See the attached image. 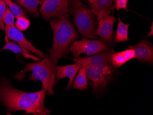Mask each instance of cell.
Instances as JSON below:
<instances>
[{"label": "cell", "mask_w": 153, "mask_h": 115, "mask_svg": "<svg viewBox=\"0 0 153 115\" xmlns=\"http://www.w3.org/2000/svg\"><path fill=\"white\" fill-rule=\"evenodd\" d=\"M86 69L87 75L90 81V85L94 93L102 92L107 86L108 81L98 70L88 64L82 65Z\"/></svg>", "instance_id": "obj_10"}, {"label": "cell", "mask_w": 153, "mask_h": 115, "mask_svg": "<svg viewBox=\"0 0 153 115\" xmlns=\"http://www.w3.org/2000/svg\"><path fill=\"white\" fill-rule=\"evenodd\" d=\"M115 52L114 48H108L100 54H97L85 57H78L72 59L75 62L88 64L94 68L110 82L113 78L115 68L111 62V57Z\"/></svg>", "instance_id": "obj_5"}, {"label": "cell", "mask_w": 153, "mask_h": 115, "mask_svg": "<svg viewBox=\"0 0 153 115\" xmlns=\"http://www.w3.org/2000/svg\"><path fill=\"white\" fill-rule=\"evenodd\" d=\"M18 3L20 4L23 7L27 9L33 15L39 16L38 12V6L42 5L45 0H16Z\"/></svg>", "instance_id": "obj_16"}, {"label": "cell", "mask_w": 153, "mask_h": 115, "mask_svg": "<svg viewBox=\"0 0 153 115\" xmlns=\"http://www.w3.org/2000/svg\"><path fill=\"white\" fill-rule=\"evenodd\" d=\"M6 42V44L3 47V49L9 50L15 53H21L23 55L25 58H30L34 61L39 62L41 61V59L38 56H34L31 54H30V53L25 52L16 44L13 42H9V40H7Z\"/></svg>", "instance_id": "obj_15"}, {"label": "cell", "mask_w": 153, "mask_h": 115, "mask_svg": "<svg viewBox=\"0 0 153 115\" xmlns=\"http://www.w3.org/2000/svg\"><path fill=\"white\" fill-rule=\"evenodd\" d=\"M121 53L128 62L131 59L135 58L134 50L133 49L130 48H127L125 50L121 51Z\"/></svg>", "instance_id": "obj_23"}, {"label": "cell", "mask_w": 153, "mask_h": 115, "mask_svg": "<svg viewBox=\"0 0 153 115\" xmlns=\"http://www.w3.org/2000/svg\"><path fill=\"white\" fill-rule=\"evenodd\" d=\"M46 92L42 89L35 92H25L13 88L5 79L0 81V100L10 111H25L26 114L49 115L51 111L44 104Z\"/></svg>", "instance_id": "obj_1"}, {"label": "cell", "mask_w": 153, "mask_h": 115, "mask_svg": "<svg viewBox=\"0 0 153 115\" xmlns=\"http://www.w3.org/2000/svg\"><path fill=\"white\" fill-rule=\"evenodd\" d=\"M2 1V0H0V1Z\"/></svg>", "instance_id": "obj_26"}, {"label": "cell", "mask_w": 153, "mask_h": 115, "mask_svg": "<svg viewBox=\"0 0 153 115\" xmlns=\"http://www.w3.org/2000/svg\"><path fill=\"white\" fill-rule=\"evenodd\" d=\"M134 50L135 58L140 61L152 65L153 63V47L151 42L143 39L134 46H128Z\"/></svg>", "instance_id": "obj_9"}, {"label": "cell", "mask_w": 153, "mask_h": 115, "mask_svg": "<svg viewBox=\"0 0 153 115\" xmlns=\"http://www.w3.org/2000/svg\"><path fill=\"white\" fill-rule=\"evenodd\" d=\"M6 5L13 14L14 16L17 19L20 17H26V14L18 5L13 3L11 0H3Z\"/></svg>", "instance_id": "obj_18"}, {"label": "cell", "mask_w": 153, "mask_h": 115, "mask_svg": "<svg viewBox=\"0 0 153 115\" xmlns=\"http://www.w3.org/2000/svg\"><path fill=\"white\" fill-rule=\"evenodd\" d=\"M111 62L115 69L121 68L123 65L128 62L122 55L121 52H114L111 57Z\"/></svg>", "instance_id": "obj_19"}, {"label": "cell", "mask_w": 153, "mask_h": 115, "mask_svg": "<svg viewBox=\"0 0 153 115\" xmlns=\"http://www.w3.org/2000/svg\"><path fill=\"white\" fill-rule=\"evenodd\" d=\"M83 67L82 64L76 62L73 65L58 66L56 67V79L57 80L68 77L69 81L67 85L66 91L71 89L76 75L80 69Z\"/></svg>", "instance_id": "obj_12"}, {"label": "cell", "mask_w": 153, "mask_h": 115, "mask_svg": "<svg viewBox=\"0 0 153 115\" xmlns=\"http://www.w3.org/2000/svg\"><path fill=\"white\" fill-rule=\"evenodd\" d=\"M56 64L48 56L39 62L27 63L24 70L16 74L14 77L18 80H22L25 73L32 71V73L29 76L30 79L40 81L42 83V89L47 91L48 95L53 96L55 94L53 88L56 84Z\"/></svg>", "instance_id": "obj_3"}, {"label": "cell", "mask_w": 153, "mask_h": 115, "mask_svg": "<svg viewBox=\"0 0 153 115\" xmlns=\"http://www.w3.org/2000/svg\"><path fill=\"white\" fill-rule=\"evenodd\" d=\"M110 44L104 39L93 40L83 38L74 42L68 49L75 58L79 57L82 53L88 56L104 52L109 48Z\"/></svg>", "instance_id": "obj_6"}, {"label": "cell", "mask_w": 153, "mask_h": 115, "mask_svg": "<svg viewBox=\"0 0 153 115\" xmlns=\"http://www.w3.org/2000/svg\"><path fill=\"white\" fill-rule=\"evenodd\" d=\"M118 24L115 37V42L121 43L128 42V30L129 24H125L121 20L120 17H118Z\"/></svg>", "instance_id": "obj_14"}, {"label": "cell", "mask_w": 153, "mask_h": 115, "mask_svg": "<svg viewBox=\"0 0 153 115\" xmlns=\"http://www.w3.org/2000/svg\"><path fill=\"white\" fill-rule=\"evenodd\" d=\"M73 88L80 91L88 89L87 75L85 67H82L79 70L78 75L74 79Z\"/></svg>", "instance_id": "obj_13"}, {"label": "cell", "mask_w": 153, "mask_h": 115, "mask_svg": "<svg viewBox=\"0 0 153 115\" xmlns=\"http://www.w3.org/2000/svg\"><path fill=\"white\" fill-rule=\"evenodd\" d=\"M69 0H45L40 13L45 20L62 15L69 14Z\"/></svg>", "instance_id": "obj_8"}, {"label": "cell", "mask_w": 153, "mask_h": 115, "mask_svg": "<svg viewBox=\"0 0 153 115\" xmlns=\"http://www.w3.org/2000/svg\"><path fill=\"white\" fill-rule=\"evenodd\" d=\"M71 4L69 8L74 16L76 28L82 36L97 39L95 28V15L80 0H69Z\"/></svg>", "instance_id": "obj_4"}, {"label": "cell", "mask_w": 153, "mask_h": 115, "mask_svg": "<svg viewBox=\"0 0 153 115\" xmlns=\"http://www.w3.org/2000/svg\"><path fill=\"white\" fill-rule=\"evenodd\" d=\"M150 28H151V32H150L149 33L148 35L147 36V37H149V36H153V22L152 23V25H151V26H150Z\"/></svg>", "instance_id": "obj_25"}, {"label": "cell", "mask_w": 153, "mask_h": 115, "mask_svg": "<svg viewBox=\"0 0 153 115\" xmlns=\"http://www.w3.org/2000/svg\"><path fill=\"white\" fill-rule=\"evenodd\" d=\"M3 21L6 26H14V16L9 8L6 7L3 17Z\"/></svg>", "instance_id": "obj_21"}, {"label": "cell", "mask_w": 153, "mask_h": 115, "mask_svg": "<svg viewBox=\"0 0 153 115\" xmlns=\"http://www.w3.org/2000/svg\"><path fill=\"white\" fill-rule=\"evenodd\" d=\"M30 23L29 19L25 17H20L17 18L15 25L16 28L20 31H25L29 28Z\"/></svg>", "instance_id": "obj_20"}, {"label": "cell", "mask_w": 153, "mask_h": 115, "mask_svg": "<svg viewBox=\"0 0 153 115\" xmlns=\"http://www.w3.org/2000/svg\"><path fill=\"white\" fill-rule=\"evenodd\" d=\"M6 8V3L4 1H0V28L4 32L6 31V29L3 24V17Z\"/></svg>", "instance_id": "obj_22"}, {"label": "cell", "mask_w": 153, "mask_h": 115, "mask_svg": "<svg viewBox=\"0 0 153 115\" xmlns=\"http://www.w3.org/2000/svg\"><path fill=\"white\" fill-rule=\"evenodd\" d=\"M5 29L6 36L5 40L6 42L8 40V38H9L12 40L16 42L21 48L25 52L34 53L39 57L43 59L48 56L43 52L34 47L29 40L26 39L23 33L18 30L15 25L12 26H6Z\"/></svg>", "instance_id": "obj_7"}, {"label": "cell", "mask_w": 153, "mask_h": 115, "mask_svg": "<svg viewBox=\"0 0 153 115\" xmlns=\"http://www.w3.org/2000/svg\"><path fill=\"white\" fill-rule=\"evenodd\" d=\"M53 33V43L48 50L49 57L55 64L68 55V49L78 38V34L69 18V14L54 17L50 21Z\"/></svg>", "instance_id": "obj_2"}, {"label": "cell", "mask_w": 153, "mask_h": 115, "mask_svg": "<svg viewBox=\"0 0 153 115\" xmlns=\"http://www.w3.org/2000/svg\"><path fill=\"white\" fill-rule=\"evenodd\" d=\"M116 21L117 19L113 15H109L100 19L96 30L97 36L110 44L113 38V25Z\"/></svg>", "instance_id": "obj_11"}, {"label": "cell", "mask_w": 153, "mask_h": 115, "mask_svg": "<svg viewBox=\"0 0 153 115\" xmlns=\"http://www.w3.org/2000/svg\"><path fill=\"white\" fill-rule=\"evenodd\" d=\"M128 0H115V8L119 11L120 9H123L128 12L127 4Z\"/></svg>", "instance_id": "obj_24"}, {"label": "cell", "mask_w": 153, "mask_h": 115, "mask_svg": "<svg viewBox=\"0 0 153 115\" xmlns=\"http://www.w3.org/2000/svg\"><path fill=\"white\" fill-rule=\"evenodd\" d=\"M92 10L100 11L113 9L111 6L113 0H88Z\"/></svg>", "instance_id": "obj_17"}]
</instances>
